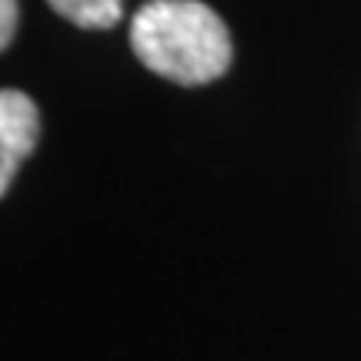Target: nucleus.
<instances>
[{
    "label": "nucleus",
    "mask_w": 361,
    "mask_h": 361,
    "mask_svg": "<svg viewBox=\"0 0 361 361\" xmlns=\"http://www.w3.org/2000/svg\"><path fill=\"white\" fill-rule=\"evenodd\" d=\"M130 51L157 78L201 87L228 74L234 44L228 24L201 0H151L130 20Z\"/></svg>",
    "instance_id": "1"
},
{
    "label": "nucleus",
    "mask_w": 361,
    "mask_h": 361,
    "mask_svg": "<svg viewBox=\"0 0 361 361\" xmlns=\"http://www.w3.org/2000/svg\"><path fill=\"white\" fill-rule=\"evenodd\" d=\"M64 20L84 30H111L121 20L124 0H47Z\"/></svg>",
    "instance_id": "3"
},
{
    "label": "nucleus",
    "mask_w": 361,
    "mask_h": 361,
    "mask_svg": "<svg viewBox=\"0 0 361 361\" xmlns=\"http://www.w3.org/2000/svg\"><path fill=\"white\" fill-rule=\"evenodd\" d=\"M17 34V0H0V51L11 47Z\"/></svg>",
    "instance_id": "4"
},
{
    "label": "nucleus",
    "mask_w": 361,
    "mask_h": 361,
    "mask_svg": "<svg viewBox=\"0 0 361 361\" xmlns=\"http://www.w3.org/2000/svg\"><path fill=\"white\" fill-rule=\"evenodd\" d=\"M40 141V111L30 94L17 87L0 90V194L11 191L13 178Z\"/></svg>",
    "instance_id": "2"
}]
</instances>
